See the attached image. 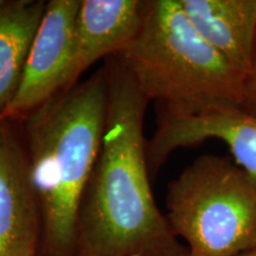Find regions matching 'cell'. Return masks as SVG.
I'll return each mask as SVG.
<instances>
[{
	"mask_svg": "<svg viewBox=\"0 0 256 256\" xmlns=\"http://www.w3.org/2000/svg\"><path fill=\"white\" fill-rule=\"evenodd\" d=\"M104 70L107 116L80 206L76 256H186L152 194L144 136L150 101L116 56Z\"/></svg>",
	"mask_w": 256,
	"mask_h": 256,
	"instance_id": "cell-1",
	"label": "cell"
},
{
	"mask_svg": "<svg viewBox=\"0 0 256 256\" xmlns=\"http://www.w3.org/2000/svg\"><path fill=\"white\" fill-rule=\"evenodd\" d=\"M108 104L104 68L24 119V146L42 211L40 256H76L78 211L100 154Z\"/></svg>",
	"mask_w": 256,
	"mask_h": 256,
	"instance_id": "cell-2",
	"label": "cell"
},
{
	"mask_svg": "<svg viewBox=\"0 0 256 256\" xmlns=\"http://www.w3.org/2000/svg\"><path fill=\"white\" fill-rule=\"evenodd\" d=\"M116 57L156 110L241 108L244 78L198 34L179 0H146L139 34Z\"/></svg>",
	"mask_w": 256,
	"mask_h": 256,
	"instance_id": "cell-3",
	"label": "cell"
},
{
	"mask_svg": "<svg viewBox=\"0 0 256 256\" xmlns=\"http://www.w3.org/2000/svg\"><path fill=\"white\" fill-rule=\"evenodd\" d=\"M168 223L190 256L256 250V174L232 156L203 154L168 184Z\"/></svg>",
	"mask_w": 256,
	"mask_h": 256,
	"instance_id": "cell-4",
	"label": "cell"
},
{
	"mask_svg": "<svg viewBox=\"0 0 256 256\" xmlns=\"http://www.w3.org/2000/svg\"><path fill=\"white\" fill-rule=\"evenodd\" d=\"M81 0H50L28 51L17 92L0 120H24L76 84L75 25Z\"/></svg>",
	"mask_w": 256,
	"mask_h": 256,
	"instance_id": "cell-5",
	"label": "cell"
},
{
	"mask_svg": "<svg viewBox=\"0 0 256 256\" xmlns=\"http://www.w3.org/2000/svg\"><path fill=\"white\" fill-rule=\"evenodd\" d=\"M215 139L228 147L240 166L256 174V119L240 108L216 110L196 115H178L156 110V128L147 142L151 177L176 150Z\"/></svg>",
	"mask_w": 256,
	"mask_h": 256,
	"instance_id": "cell-6",
	"label": "cell"
},
{
	"mask_svg": "<svg viewBox=\"0 0 256 256\" xmlns=\"http://www.w3.org/2000/svg\"><path fill=\"white\" fill-rule=\"evenodd\" d=\"M42 232L24 142L14 121L0 120V256H38Z\"/></svg>",
	"mask_w": 256,
	"mask_h": 256,
	"instance_id": "cell-7",
	"label": "cell"
},
{
	"mask_svg": "<svg viewBox=\"0 0 256 256\" xmlns=\"http://www.w3.org/2000/svg\"><path fill=\"white\" fill-rule=\"evenodd\" d=\"M146 0H81L75 25V66L78 81L96 60L116 56L138 36Z\"/></svg>",
	"mask_w": 256,
	"mask_h": 256,
	"instance_id": "cell-8",
	"label": "cell"
},
{
	"mask_svg": "<svg viewBox=\"0 0 256 256\" xmlns=\"http://www.w3.org/2000/svg\"><path fill=\"white\" fill-rule=\"evenodd\" d=\"M198 34L246 76L256 46V0H179Z\"/></svg>",
	"mask_w": 256,
	"mask_h": 256,
	"instance_id": "cell-9",
	"label": "cell"
},
{
	"mask_svg": "<svg viewBox=\"0 0 256 256\" xmlns=\"http://www.w3.org/2000/svg\"><path fill=\"white\" fill-rule=\"evenodd\" d=\"M48 2L0 0V113L17 92Z\"/></svg>",
	"mask_w": 256,
	"mask_h": 256,
	"instance_id": "cell-10",
	"label": "cell"
},
{
	"mask_svg": "<svg viewBox=\"0 0 256 256\" xmlns=\"http://www.w3.org/2000/svg\"><path fill=\"white\" fill-rule=\"evenodd\" d=\"M240 110L256 119V46L252 66L243 81L242 104Z\"/></svg>",
	"mask_w": 256,
	"mask_h": 256,
	"instance_id": "cell-11",
	"label": "cell"
},
{
	"mask_svg": "<svg viewBox=\"0 0 256 256\" xmlns=\"http://www.w3.org/2000/svg\"><path fill=\"white\" fill-rule=\"evenodd\" d=\"M186 256H190V254H188ZM238 256H256V250L246 252V254H242V255H238Z\"/></svg>",
	"mask_w": 256,
	"mask_h": 256,
	"instance_id": "cell-12",
	"label": "cell"
},
{
	"mask_svg": "<svg viewBox=\"0 0 256 256\" xmlns=\"http://www.w3.org/2000/svg\"><path fill=\"white\" fill-rule=\"evenodd\" d=\"M38 256H40V255H38Z\"/></svg>",
	"mask_w": 256,
	"mask_h": 256,
	"instance_id": "cell-13",
	"label": "cell"
}]
</instances>
